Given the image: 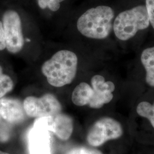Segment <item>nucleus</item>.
Masks as SVG:
<instances>
[{
    "label": "nucleus",
    "instance_id": "obj_1",
    "mask_svg": "<svg viewBox=\"0 0 154 154\" xmlns=\"http://www.w3.org/2000/svg\"><path fill=\"white\" fill-rule=\"evenodd\" d=\"M78 62V57L74 52L62 50L45 62L41 71L50 85L61 88L71 83L74 79Z\"/></svg>",
    "mask_w": 154,
    "mask_h": 154
},
{
    "label": "nucleus",
    "instance_id": "obj_2",
    "mask_svg": "<svg viewBox=\"0 0 154 154\" xmlns=\"http://www.w3.org/2000/svg\"><path fill=\"white\" fill-rule=\"evenodd\" d=\"M115 18L114 10L109 6H98L88 9L78 18L79 32L88 38L104 39L112 30Z\"/></svg>",
    "mask_w": 154,
    "mask_h": 154
},
{
    "label": "nucleus",
    "instance_id": "obj_3",
    "mask_svg": "<svg viewBox=\"0 0 154 154\" xmlns=\"http://www.w3.org/2000/svg\"><path fill=\"white\" fill-rule=\"evenodd\" d=\"M149 26L146 6L139 5L119 13L114 20L112 30L116 38L127 41Z\"/></svg>",
    "mask_w": 154,
    "mask_h": 154
},
{
    "label": "nucleus",
    "instance_id": "obj_4",
    "mask_svg": "<svg viewBox=\"0 0 154 154\" xmlns=\"http://www.w3.org/2000/svg\"><path fill=\"white\" fill-rule=\"evenodd\" d=\"M123 134L121 124L110 117H103L95 122L87 135L88 143L99 147L106 142L121 138Z\"/></svg>",
    "mask_w": 154,
    "mask_h": 154
},
{
    "label": "nucleus",
    "instance_id": "obj_5",
    "mask_svg": "<svg viewBox=\"0 0 154 154\" xmlns=\"http://www.w3.org/2000/svg\"><path fill=\"white\" fill-rule=\"evenodd\" d=\"M2 22L5 35L6 49L12 54L19 53L23 48L25 41L18 13L13 10L6 11Z\"/></svg>",
    "mask_w": 154,
    "mask_h": 154
},
{
    "label": "nucleus",
    "instance_id": "obj_6",
    "mask_svg": "<svg viewBox=\"0 0 154 154\" xmlns=\"http://www.w3.org/2000/svg\"><path fill=\"white\" fill-rule=\"evenodd\" d=\"M23 104L26 116L30 118L55 116L62 110L60 102L51 94H46L39 98L29 96L24 99Z\"/></svg>",
    "mask_w": 154,
    "mask_h": 154
},
{
    "label": "nucleus",
    "instance_id": "obj_7",
    "mask_svg": "<svg viewBox=\"0 0 154 154\" xmlns=\"http://www.w3.org/2000/svg\"><path fill=\"white\" fill-rule=\"evenodd\" d=\"M33 127L53 132L62 140H68L73 131V121L68 115L60 112L55 116L37 118Z\"/></svg>",
    "mask_w": 154,
    "mask_h": 154
},
{
    "label": "nucleus",
    "instance_id": "obj_8",
    "mask_svg": "<svg viewBox=\"0 0 154 154\" xmlns=\"http://www.w3.org/2000/svg\"><path fill=\"white\" fill-rule=\"evenodd\" d=\"M0 115L12 125L22 123L27 117L22 102L8 97L0 99Z\"/></svg>",
    "mask_w": 154,
    "mask_h": 154
},
{
    "label": "nucleus",
    "instance_id": "obj_9",
    "mask_svg": "<svg viewBox=\"0 0 154 154\" xmlns=\"http://www.w3.org/2000/svg\"><path fill=\"white\" fill-rule=\"evenodd\" d=\"M30 154H51V137L49 131L33 127L29 135Z\"/></svg>",
    "mask_w": 154,
    "mask_h": 154
},
{
    "label": "nucleus",
    "instance_id": "obj_10",
    "mask_svg": "<svg viewBox=\"0 0 154 154\" xmlns=\"http://www.w3.org/2000/svg\"><path fill=\"white\" fill-rule=\"evenodd\" d=\"M140 58L146 72V82L149 87L154 88V46L143 49Z\"/></svg>",
    "mask_w": 154,
    "mask_h": 154
},
{
    "label": "nucleus",
    "instance_id": "obj_11",
    "mask_svg": "<svg viewBox=\"0 0 154 154\" xmlns=\"http://www.w3.org/2000/svg\"><path fill=\"white\" fill-rule=\"evenodd\" d=\"M93 89L91 86L88 83H80L72 93V102L77 106L88 105L93 96Z\"/></svg>",
    "mask_w": 154,
    "mask_h": 154
},
{
    "label": "nucleus",
    "instance_id": "obj_12",
    "mask_svg": "<svg viewBox=\"0 0 154 154\" xmlns=\"http://www.w3.org/2000/svg\"><path fill=\"white\" fill-rule=\"evenodd\" d=\"M137 112L139 116L149 120L154 128V102L151 103L147 101H142L137 107Z\"/></svg>",
    "mask_w": 154,
    "mask_h": 154
},
{
    "label": "nucleus",
    "instance_id": "obj_13",
    "mask_svg": "<svg viewBox=\"0 0 154 154\" xmlns=\"http://www.w3.org/2000/svg\"><path fill=\"white\" fill-rule=\"evenodd\" d=\"M13 88V80L8 75L4 73L2 67L0 65V99L11 92Z\"/></svg>",
    "mask_w": 154,
    "mask_h": 154
},
{
    "label": "nucleus",
    "instance_id": "obj_14",
    "mask_svg": "<svg viewBox=\"0 0 154 154\" xmlns=\"http://www.w3.org/2000/svg\"><path fill=\"white\" fill-rule=\"evenodd\" d=\"M13 135V125L0 115V143H6Z\"/></svg>",
    "mask_w": 154,
    "mask_h": 154
},
{
    "label": "nucleus",
    "instance_id": "obj_15",
    "mask_svg": "<svg viewBox=\"0 0 154 154\" xmlns=\"http://www.w3.org/2000/svg\"><path fill=\"white\" fill-rule=\"evenodd\" d=\"M65 0H37L39 7L42 9L48 8L51 11H58L61 3Z\"/></svg>",
    "mask_w": 154,
    "mask_h": 154
},
{
    "label": "nucleus",
    "instance_id": "obj_16",
    "mask_svg": "<svg viewBox=\"0 0 154 154\" xmlns=\"http://www.w3.org/2000/svg\"><path fill=\"white\" fill-rule=\"evenodd\" d=\"M66 154H103V153L97 149L81 146L72 149Z\"/></svg>",
    "mask_w": 154,
    "mask_h": 154
},
{
    "label": "nucleus",
    "instance_id": "obj_17",
    "mask_svg": "<svg viewBox=\"0 0 154 154\" xmlns=\"http://www.w3.org/2000/svg\"><path fill=\"white\" fill-rule=\"evenodd\" d=\"M145 6L149 16V24L154 30V0H146Z\"/></svg>",
    "mask_w": 154,
    "mask_h": 154
},
{
    "label": "nucleus",
    "instance_id": "obj_18",
    "mask_svg": "<svg viewBox=\"0 0 154 154\" xmlns=\"http://www.w3.org/2000/svg\"><path fill=\"white\" fill-rule=\"evenodd\" d=\"M6 49V38L2 22L0 21V51Z\"/></svg>",
    "mask_w": 154,
    "mask_h": 154
},
{
    "label": "nucleus",
    "instance_id": "obj_19",
    "mask_svg": "<svg viewBox=\"0 0 154 154\" xmlns=\"http://www.w3.org/2000/svg\"><path fill=\"white\" fill-rule=\"evenodd\" d=\"M0 154H10L9 153H7V152H3V151H0Z\"/></svg>",
    "mask_w": 154,
    "mask_h": 154
}]
</instances>
